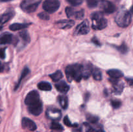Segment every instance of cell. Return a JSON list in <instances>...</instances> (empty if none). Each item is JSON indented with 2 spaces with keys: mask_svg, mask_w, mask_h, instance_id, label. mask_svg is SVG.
Segmentation results:
<instances>
[{
  "mask_svg": "<svg viewBox=\"0 0 133 132\" xmlns=\"http://www.w3.org/2000/svg\"><path fill=\"white\" fill-rule=\"evenodd\" d=\"M65 71L69 82L74 80L79 82L83 78V65H70L66 67Z\"/></svg>",
  "mask_w": 133,
  "mask_h": 132,
  "instance_id": "obj_1",
  "label": "cell"
},
{
  "mask_svg": "<svg viewBox=\"0 0 133 132\" xmlns=\"http://www.w3.org/2000/svg\"><path fill=\"white\" fill-rule=\"evenodd\" d=\"M92 27L96 30H102L107 25V21L101 12H95L91 15Z\"/></svg>",
  "mask_w": 133,
  "mask_h": 132,
  "instance_id": "obj_2",
  "label": "cell"
},
{
  "mask_svg": "<svg viewBox=\"0 0 133 132\" xmlns=\"http://www.w3.org/2000/svg\"><path fill=\"white\" fill-rule=\"evenodd\" d=\"M131 14L126 10H121L117 13L115 17V21L121 27H127L131 22Z\"/></svg>",
  "mask_w": 133,
  "mask_h": 132,
  "instance_id": "obj_3",
  "label": "cell"
},
{
  "mask_svg": "<svg viewBox=\"0 0 133 132\" xmlns=\"http://www.w3.org/2000/svg\"><path fill=\"white\" fill-rule=\"evenodd\" d=\"M42 0H23L21 3V9L27 13L35 12Z\"/></svg>",
  "mask_w": 133,
  "mask_h": 132,
  "instance_id": "obj_4",
  "label": "cell"
},
{
  "mask_svg": "<svg viewBox=\"0 0 133 132\" xmlns=\"http://www.w3.org/2000/svg\"><path fill=\"white\" fill-rule=\"evenodd\" d=\"M60 1L58 0H45L43 3V9L45 12L53 13L57 11L60 7Z\"/></svg>",
  "mask_w": 133,
  "mask_h": 132,
  "instance_id": "obj_5",
  "label": "cell"
},
{
  "mask_svg": "<svg viewBox=\"0 0 133 132\" xmlns=\"http://www.w3.org/2000/svg\"><path fill=\"white\" fill-rule=\"evenodd\" d=\"M99 6L103 12L106 14H112L116 11V6L110 1L106 0H101L99 3Z\"/></svg>",
  "mask_w": 133,
  "mask_h": 132,
  "instance_id": "obj_6",
  "label": "cell"
},
{
  "mask_svg": "<svg viewBox=\"0 0 133 132\" xmlns=\"http://www.w3.org/2000/svg\"><path fill=\"white\" fill-rule=\"evenodd\" d=\"M40 96H39L38 93L36 91H32L29 92L26 96L25 99V103L28 106H31V105L35 104L38 102H40Z\"/></svg>",
  "mask_w": 133,
  "mask_h": 132,
  "instance_id": "obj_7",
  "label": "cell"
},
{
  "mask_svg": "<svg viewBox=\"0 0 133 132\" xmlns=\"http://www.w3.org/2000/svg\"><path fill=\"white\" fill-rule=\"evenodd\" d=\"M89 31V23L87 20H84L76 27L74 34L75 35H84L88 34Z\"/></svg>",
  "mask_w": 133,
  "mask_h": 132,
  "instance_id": "obj_8",
  "label": "cell"
},
{
  "mask_svg": "<svg viewBox=\"0 0 133 132\" xmlns=\"http://www.w3.org/2000/svg\"><path fill=\"white\" fill-rule=\"evenodd\" d=\"M46 115L49 119L53 120H58L61 117V112L60 110L55 108H49L47 110Z\"/></svg>",
  "mask_w": 133,
  "mask_h": 132,
  "instance_id": "obj_9",
  "label": "cell"
},
{
  "mask_svg": "<svg viewBox=\"0 0 133 132\" xmlns=\"http://www.w3.org/2000/svg\"><path fill=\"white\" fill-rule=\"evenodd\" d=\"M28 110L32 115L38 116V115H39L42 112V103L40 101V102H38V103L35 104L28 106Z\"/></svg>",
  "mask_w": 133,
  "mask_h": 132,
  "instance_id": "obj_10",
  "label": "cell"
},
{
  "mask_svg": "<svg viewBox=\"0 0 133 132\" xmlns=\"http://www.w3.org/2000/svg\"><path fill=\"white\" fill-rule=\"evenodd\" d=\"M22 125L23 129H28L29 131H33L36 129V125L32 120L28 118H23L22 121Z\"/></svg>",
  "mask_w": 133,
  "mask_h": 132,
  "instance_id": "obj_11",
  "label": "cell"
},
{
  "mask_svg": "<svg viewBox=\"0 0 133 132\" xmlns=\"http://www.w3.org/2000/svg\"><path fill=\"white\" fill-rule=\"evenodd\" d=\"M75 24L74 21L71 20V19H63V20L58 21L56 22L55 25L58 28H62V29H67L72 27Z\"/></svg>",
  "mask_w": 133,
  "mask_h": 132,
  "instance_id": "obj_12",
  "label": "cell"
},
{
  "mask_svg": "<svg viewBox=\"0 0 133 132\" xmlns=\"http://www.w3.org/2000/svg\"><path fill=\"white\" fill-rule=\"evenodd\" d=\"M110 81L112 84L113 87H114V90L115 91V93L116 94H120V93H122L123 87H124L123 84L119 81H118L117 79L113 78V80H110Z\"/></svg>",
  "mask_w": 133,
  "mask_h": 132,
  "instance_id": "obj_13",
  "label": "cell"
},
{
  "mask_svg": "<svg viewBox=\"0 0 133 132\" xmlns=\"http://www.w3.org/2000/svg\"><path fill=\"white\" fill-rule=\"evenodd\" d=\"M12 41V35L10 33L2 34L0 36V45L10 43Z\"/></svg>",
  "mask_w": 133,
  "mask_h": 132,
  "instance_id": "obj_14",
  "label": "cell"
},
{
  "mask_svg": "<svg viewBox=\"0 0 133 132\" xmlns=\"http://www.w3.org/2000/svg\"><path fill=\"white\" fill-rule=\"evenodd\" d=\"M55 87L58 91L63 93H66V92L68 91L69 89H70L69 85H68L64 81L58 82L55 84Z\"/></svg>",
  "mask_w": 133,
  "mask_h": 132,
  "instance_id": "obj_15",
  "label": "cell"
},
{
  "mask_svg": "<svg viewBox=\"0 0 133 132\" xmlns=\"http://www.w3.org/2000/svg\"><path fill=\"white\" fill-rule=\"evenodd\" d=\"M107 74L114 79H118L119 78H122L123 76V73L118 69H110L107 71Z\"/></svg>",
  "mask_w": 133,
  "mask_h": 132,
  "instance_id": "obj_16",
  "label": "cell"
},
{
  "mask_svg": "<svg viewBox=\"0 0 133 132\" xmlns=\"http://www.w3.org/2000/svg\"><path fill=\"white\" fill-rule=\"evenodd\" d=\"M29 25V23H13L9 27V28L12 31H16L24 29V28H27Z\"/></svg>",
  "mask_w": 133,
  "mask_h": 132,
  "instance_id": "obj_17",
  "label": "cell"
},
{
  "mask_svg": "<svg viewBox=\"0 0 133 132\" xmlns=\"http://www.w3.org/2000/svg\"><path fill=\"white\" fill-rule=\"evenodd\" d=\"M13 16H14V13L12 12H9L3 14L0 17V24L3 25L4 23H6L7 21H9L12 18Z\"/></svg>",
  "mask_w": 133,
  "mask_h": 132,
  "instance_id": "obj_18",
  "label": "cell"
},
{
  "mask_svg": "<svg viewBox=\"0 0 133 132\" xmlns=\"http://www.w3.org/2000/svg\"><path fill=\"white\" fill-rule=\"evenodd\" d=\"M58 102L59 104L64 109H67L68 106V99L66 96H59L58 97Z\"/></svg>",
  "mask_w": 133,
  "mask_h": 132,
  "instance_id": "obj_19",
  "label": "cell"
},
{
  "mask_svg": "<svg viewBox=\"0 0 133 132\" xmlns=\"http://www.w3.org/2000/svg\"><path fill=\"white\" fill-rule=\"evenodd\" d=\"M93 67L92 65L83 66V78H87L92 74V71Z\"/></svg>",
  "mask_w": 133,
  "mask_h": 132,
  "instance_id": "obj_20",
  "label": "cell"
},
{
  "mask_svg": "<svg viewBox=\"0 0 133 132\" xmlns=\"http://www.w3.org/2000/svg\"><path fill=\"white\" fill-rule=\"evenodd\" d=\"M38 87L39 89L42 91H50L51 90V85L47 82H41L38 84Z\"/></svg>",
  "mask_w": 133,
  "mask_h": 132,
  "instance_id": "obj_21",
  "label": "cell"
},
{
  "mask_svg": "<svg viewBox=\"0 0 133 132\" xmlns=\"http://www.w3.org/2000/svg\"><path fill=\"white\" fill-rule=\"evenodd\" d=\"M92 74L93 75L94 78L96 80L99 81L102 80V74L100 70L97 68H93L92 71Z\"/></svg>",
  "mask_w": 133,
  "mask_h": 132,
  "instance_id": "obj_22",
  "label": "cell"
},
{
  "mask_svg": "<svg viewBox=\"0 0 133 132\" xmlns=\"http://www.w3.org/2000/svg\"><path fill=\"white\" fill-rule=\"evenodd\" d=\"M49 76L54 82H58L62 78L63 75H62V72L61 71H57L55 72H54V73L49 75Z\"/></svg>",
  "mask_w": 133,
  "mask_h": 132,
  "instance_id": "obj_23",
  "label": "cell"
},
{
  "mask_svg": "<svg viewBox=\"0 0 133 132\" xmlns=\"http://www.w3.org/2000/svg\"><path fill=\"white\" fill-rule=\"evenodd\" d=\"M29 72V69L28 68H27V67H26V68H25L23 70V71L22 72V74H21L20 78H19V80H18V84H17L16 87V89H17V88L19 87V84H20L21 82H22V79H23L24 77H25V76H27V74H28Z\"/></svg>",
  "mask_w": 133,
  "mask_h": 132,
  "instance_id": "obj_24",
  "label": "cell"
},
{
  "mask_svg": "<svg viewBox=\"0 0 133 132\" xmlns=\"http://www.w3.org/2000/svg\"><path fill=\"white\" fill-rule=\"evenodd\" d=\"M19 36H20L21 38L23 40V41H26V42H29L30 41V37L29 35L28 32L26 31H23L22 32H21L19 34Z\"/></svg>",
  "mask_w": 133,
  "mask_h": 132,
  "instance_id": "obj_25",
  "label": "cell"
},
{
  "mask_svg": "<svg viewBox=\"0 0 133 132\" xmlns=\"http://www.w3.org/2000/svg\"><path fill=\"white\" fill-rule=\"evenodd\" d=\"M51 128L52 129H54V130L56 131H60L63 129V128H62V126L59 123L57 122H52L51 125Z\"/></svg>",
  "mask_w": 133,
  "mask_h": 132,
  "instance_id": "obj_26",
  "label": "cell"
},
{
  "mask_svg": "<svg viewBox=\"0 0 133 132\" xmlns=\"http://www.w3.org/2000/svg\"><path fill=\"white\" fill-rule=\"evenodd\" d=\"M65 11H66V14L68 18L74 17L75 11V10L73 9V8H71V7L66 8V10H65Z\"/></svg>",
  "mask_w": 133,
  "mask_h": 132,
  "instance_id": "obj_27",
  "label": "cell"
},
{
  "mask_svg": "<svg viewBox=\"0 0 133 132\" xmlns=\"http://www.w3.org/2000/svg\"><path fill=\"white\" fill-rule=\"evenodd\" d=\"M84 10H81L77 12L75 11V15H74V18L78 19H81L82 18L84 17Z\"/></svg>",
  "mask_w": 133,
  "mask_h": 132,
  "instance_id": "obj_28",
  "label": "cell"
},
{
  "mask_svg": "<svg viewBox=\"0 0 133 132\" xmlns=\"http://www.w3.org/2000/svg\"><path fill=\"white\" fill-rule=\"evenodd\" d=\"M111 105L114 109H118L122 106V102L118 100H113L111 101Z\"/></svg>",
  "mask_w": 133,
  "mask_h": 132,
  "instance_id": "obj_29",
  "label": "cell"
},
{
  "mask_svg": "<svg viewBox=\"0 0 133 132\" xmlns=\"http://www.w3.org/2000/svg\"><path fill=\"white\" fill-rule=\"evenodd\" d=\"M88 6L90 8H94L98 5L97 0H87Z\"/></svg>",
  "mask_w": 133,
  "mask_h": 132,
  "instance_id": "obj_30",
  "label": "cell"
},
{
  "mask_svg": "<svg viewBox=\"0 0 133 132\" xmlns=\"http://www.w3.org/2000/svg\"><path fill=\"white\" fill-rule=\"evenodd\" d=\"M84 0H67L68 2L73 6H78L83 3Z\"/></svg>",
  "mask_w": 133,
  "mask_h": 132,
  "instance_id": "obj_31",
  "label": "cell"
},
{
  "mask_svg": "<svg viewBox=\"0 0 133 132\" xmlns=\"http://www.w3.org/2000/svg\"><path fill=\"white\" fill-rule=\"evenodd\" d=\"M117 49H118V50L120 51L122 53H126L127 52V50H128V48H127V45L125 43H123L122 45L118 47Z\"/></svg>",
  "mask_w": 133,
  "mask_h": 132,
  "instance_id": "obj_32",
  "label": "cell"
},
{
  "mask_svg": "<svg viewBox=\"0 0 133 132\" xmlns=\"http://www.w3.org/2000/svg\"><path fill=\"white\" fill-rule=\"evenodd\" d=\"M64 123L66 124L67 126L69 127H71V126H77V124H71V122H70V120H69L68 119V116H66L64 119Z\"/></svg>",
  "mask_w": 133,
  "mask_h": 132,
  "instance_id": "obj_33",
  "label": "cell"
},
{
  "mask_svg": "<svg viewBox=\"0 0 133 132\" xmlns=\"http://www.w3.org/2000/svg\"><path fill=\"white\" fill-rule=\"evenodd\" d=\"M87 119H88V121L90 122L91 123H93V124H95V123H96L98 121V117L93 116V115H89V116H87Z\"/></svg>",
  "mask_w": 133,
  "mask_h": 132,
  "instance_id": "obj_34",
  "label": "cell"
},
{
  "mask_svg": "<svg viewBox=\"0 0 133 132\" xmlns=\"http://www.w3.org/2000/svg\"><path fill=\"white\" fill-rule=\"evenodd\" d=\"M38 16L40 18V19H43V20H48L49 19V16L46 12H41L40 14H38Z\"/></svg>",
  "mask_w": 133,
  "mask_h": 132,
  "instance_id": "obj_35",
  "label": "cell"
},
{
  "mask_svg": "<svg viewBox=\"0 0 133 132\" xmlns=\"http://www.w3.org/2000/svg\"><path fill=\"white\" fill-rule=\"evenodd\" d=\"M5 48L0 49V58L4 59L5 58Z\"/></svg>",
  "mask_w": 133,
  "mask_h": 132,
  "instance_id": "obj_36",
  "label": "cell"
},
{
  "mask_svg": "<svg viewBox=\"0 0 133 132\" xmlns=\"http://www.w3.org/2000/svg\"><path fill=\"white\" fill-rule=\"evenodd\" d=\"M126 81L127 82V83H128L130 86L133 87V78H126Z\"/></svg>",
  "mask_w": 133,
  "mask_h": 132,
  "instance_id": "obj_37",
  "label": "cell"
},
{
  "mask_svg": "<svg viewBox=\"0 0 133 132\" xmlns=\"http://www.w3.org/2000/svg\"><path fill=\"white\" fill-rule=\"evenodd\" d=\"M92 41H93V42H94L95 43L97 44V45H100L99 43V41H97V40H96V39H95V38H94L93 40H92Z\"/></svg>",
  "mask_w": 133,
  "mask_h": 132,
  "instance_id": "obj_38",
  "label": "cell"
},
{
  "mask_svg": "<svg viewBox=\"0 0 133 132\" xmlns=\"http://www.w3.org/2000/svg\"><path fill=\"white\" fill-rule=\"evenodd\" d=\"M12 0H0V1H2V2H6V1H10Z\"/></svg>",
  "mask_w": 133,
  "mask_h": 132,
  "instance_id": "obj_39",
  "label": "cell"
},
{
  "mask_svg": "<svg viewBox=\"0 0 133 132\" xmlns=\"http://www.w3.org/2000/svg\"><path fill=\"white\" fill-rule=\"evenodd\" d=\"M96 132H105V131H104L103 130V129H99V130L96 131Z\"/></svg>",
  "mask_w": 133,
  "mask_h": 132,
  "instance_id": "obj_40",
  "label": "cell"
},
{
  "mask_svg": "<svg viewBox=\"0 0 133 132\" xmlns=\"http://www.w3.org/2000/svg\"><path fill=\"white\" fill-rule=\"evenodd\" d=\"M131 12L133 14V5L131 6Z\"/></svg>",
  "mask_w": 133,
  "mask_h": 132,
  "instance_id": "obj_41",
  "label": "cell"
},
{
  "mask_svg": "<svg viewBox=\"0 0 133 132\" xmlns=\"http://www.w3.org/2000/svg\"><path fill=\"white\" fill-rule=\"evenodd\" d=\"M1 28H2V27H1V24H0V30H1Z\"/></svg>",
  "mask_w": 133,
  "mask_h": 132,
  "instance_id": "obj_42",
  "label": "cell"
},
{
  "mask_svg": "<svg viewBox=\"0 0 133 132\" xmlns=\"http://www.w3.org/2000/svg\"><path fill=\"white\" fill-rule=\"evenodd\" d=\"M52 132H58V131H52Z\"/></svg>",
  "mask_w": 133,
  "mask_h": 132,
  "instance_id": "obj_43",
  "label": "cell"
},
{
  "mask_svg": "<svg viewBox=\"0 0 133 132\" xmlns=\"http://www.w3.org/2000/svg\"><path fill=\"white\" fill-rule=\"evenodd\" d=\"M0 67H1V64H0Z\"/></svg>",
  "mask_w": 133,
  "mask_h": 132,
  "instance_id": "obj_44",
  "label": "cell"
}]
</instances>
